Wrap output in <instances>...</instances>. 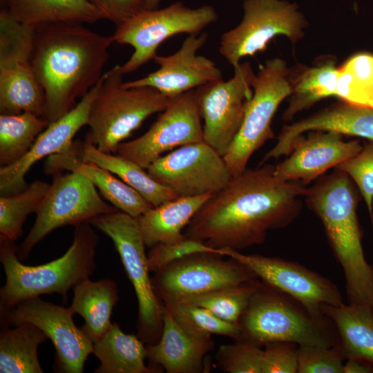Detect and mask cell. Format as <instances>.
<instances>
[{
  "instance_id": "obj_1",
  "label": "cell",
  "mask_w": 373,
  "mask_h": 373,
  "mask_svg": "<svg viewBox=\"0 0 373 373\" xmlns=\"http://www.w3.org/2000/svg\"><path fill=\"white\" fill-rule=\"evenodd\" d=\"M306 189L278 178L274 166L247 169L212 195L184 233L216 249L240 251L261 245L269 231L286 227L299 216Z\"/></svg>"
},
{
  "instance_id": "obj_2",
  "label": "cell",
  "mask_w": 373,
  "mask_h": 373,
  "mask_svg": "<svg viewBox=\"0 0 373 373\" xmlns=\"http://www.w3.org/2000/svg\"><path fill=\"white\" fill-rule=\"evenodd\" d=\"M113 35L104 36L80 23H51L35 28L31 64L46 100L49 124L68 113L75 100L101 79Z\"/></svg>"
},
{
  "instance_id": "obj_3",
  "label": "cell",
  "mask_w": 373,
  "mask_h": 373,
  "mask_svg": "<svg viewBox=\"0 0 373 373\" xmlns=\"http://www.w3.org/2000/svg\"><path fill=\"white\" fill-rule=\"evenodd\" d=\"M361 194L351 178L335 169L306 189L307 207L321 220L345 280L347 303L373 314V266L367 261L357 215Z\"/></svg>"
},
{
  "instance_id": "obj_4",
  "label": "cell",
  "mask_w": 373,
  "mask_h": 373,
  "mask_svg": "<svg viewBox=\"0 0 373 373\" xmlns=\"http://www.w3.org/2000/svg\"><path fill=\"white\" fill-rule=\"evenodd\" d=\"M88 222L75 226L71 245L60 258L48 263L28 266L17 256L15 242L0 238V260L6 280L0 289V312L20 302L44 294H61L88 278L96 269L98 236Z\"/></svg>"
},
{
  "instance_id": "obj_5",
  "label": "cell",
  "mask_w": 373,
  "mask_h": 373,
  "mask_svg": "<svg viewBox=\"0 0 373 373\" xmlns=\"http://www.w3.org/2000/svg\"><path fill=\"white\" fill-rule=\"evenodd\" d=\"M238 339L260 346L274 342L339 347L332 323L318 318L289 295L260 281L238 324Z\"/></svg>"
},
{
  "instance_id": "obj_6",
  "label": "cell",
  "mask_w": 373,
  "mask_h": 373,
  "mask_svg": "<svg viewBox=\"0 0 373 373\" xmlns=\"http://www.w3.org/2000/svg\"><path fill=\"white\" fill-rule=\"evenodd\" d=\"M124 75L121 65L104 73L89 111L86 140L105 153H115L146 119L162 112L172 99L151 87H124Z\"/></svg>"
},
{
  "instance_id": "obj_7",
  "label": "cell",
  "mask_w": 373,
  "mask_h": 373,
  "mask_svg": "<svg viewBox=\"0 0 373 373\" xmlns=\"http://www.w3.org/2000/svg\"><path fill=\"white\" fill-rule=\"evenodd\" d=\"M93 227L113 242L138 302L137 336L146 345L156 343L162 334L164 308L149 276L148 256L137 218L119 209L90 220Z\"/></svg>"
},
{
  "instance_id": "obj_8",
  "label": "cell",
  "mask_w": 373,
  "mask_h": 373,
  "mask_svg": "<svg viewBox=\"0 0 373 373\" xmlns=\"http://www.w3.org/2000/svg\"><path fill=\"white\" fill-rule=\"evenodd\" d=\"M35 27L8 10L0 13V113L29 112L44 117L45 95L31 64Z\"/></svg>"
},
{
  "instance_id": "obj_9",
  "label": "cell",
  "mask_w": 373,
  "mask_h": 373,
  "mask_svg": "<svg viewBox=\"0 0 373 373\" xmlns=\"http://www.w3.org/2000/svg\"><path fill=\"white\" fill-rule=\"evenodd\" d=\"M289 75L280 58L267 60L256 75L241 127L223 156L231 176L245 171L251 155L274 137L271 122L280 104L291 93Z\"/></svg>"
},
{
  "instance_id": "obj_10",
  "label": "cell",
  "mask_w": 373,
  "mask_h": 373,
  "mask_svg": "<svg viewBox=\"0 0 373 373\" xmlns=\"http://www.w3.org/2000/svg\"><path fill=\"white\" fill-rule=\"evenodd\" d=\"M217 19L216 11L209 5L190 8L178 1L162 9L142 10L117 26L113 35L114 42L134 49L121 65L123 73L135 71L153 60L157 49L168 38L180 33L197 35Z\"/></svg>"
},
{
  "instance_id": "obj_11",
  "label": "cell",
  "mask_w": 373,
  "mask_h": 373,
  "mask_svg": "<svg viewBox=\"0 0 373 373\" xmlns=\"http://www.w3.org/2000/svg\"><path fill=\"white\" fill-rule=\"evenodd\" d=\"M244 15L235 28L224 32L219 52L233 67L241 59L264 51L269 42L284 35L292 44L304 37L307 23L295 3L284 0H245Z\"/></svg>"
},
{
  "instance_id": "obj_12",
  "label": "cell",
  "mask_w": 373,
  "mask_h": 373,
  "mask_svg": "<svg viewBox=\"0 0 373 373\" xmlns=\"http://www.w3.org/2000/svg\"><path fill=\"white\" fill-rule=\"evenodd\" d=\"M117 210L105 202L97 188L84 175L70 172L54 175L50 189L36 212L35 221L17 248L20 260L55 229L88 222L100 215Z\"/></svg>"
},
{
  "instance_id": "obj_13",
  "label": "cell",
  "mask_w": 373,
  "mask_h": 373,
  "mask_svg": "<svg viewBox=\"0 0 373 373\" xmlns=\"http://www.w3.org/2000/svg\"><path fill=\"white\" fill-rule=\"evenodd\" d=\"M215 253H197L178 260L155 273L154 291L164 303L180 301L257 279L246 265Z\"/></svg>"
},
{
  "instance_id": "obj_14",
  "label": "cell",
  "mask_w": 373,
  "mask_h": 373,
  "mask_svg": "<svg viewBox=\"0 0 373 373\" xmlns=\"http://www.w3.org/2000/svg\"><path fill=\"white\" fill-rule=\"evenodd\" d=\"M233 77L211 82L195 89L204 142L222 157L238 134L248 102L253 95L256 76L250 64L233 67Z\"/></svg>"
},
{
  "instance_id": "obj_15",
  "label": "cell",
  "mask_w": 373,
  "mask_h": 373,
  "mask_svg": "<svg viewBox=\"0 0 373 373\" xmlns=\"http://www.w3.org/2000/svg\"><path fill=\"white\" fill-rule=\"evenodd\" d=\"M146 171L178 198L213 195L232 177L223 157L204 141L159 157Z\"/></svg>"
},
{
  "instance_id": "obj_16",
  "label": "cell",
  "mask_w": 373,
  "mask_h": 373,
  "mask_svg": "<svg viewBox=\"0 0 373 373\" xmlns=\"http://www.w3.org/2000/svg\"><path fill=\"white\" fill-rule=\"evenodd\" d=\"M68 308L41 300L39 296L23 300L1 313L6 325L24 323L35 325L52 341L55 349V367L62 373H82L94 343L77 327Z\"/></svg>"
},
{
  "instance_id": "obj_17",
  "label": "cell",
  "mask_w": 373,
  "mask_h": 373,
  "mask_svg": "<svg viewBox=\"0 0 373 373\" xmlns=\"http://www.w3.org/2000/svg\"><path fill=\"white\" fill-rule=\"evenodd\" d=\"M195 89L172 98L151 128L140 137L122 142L115 154L146 168L166 151L204 141Z\"/></svg>"
},
{
  "instance_id": "obj_18",
  "label": "cell",
  "mask_w": 373,
  "mask_h": 373,
  "mask_svg": "<svg viewBox=\"0 0 373 373\" xmlns=\"http://www.w3.org/2000/svg\"><path fill=\"white\" fill-rule=\"evenodd\" d=\"M220 250L222 256L246 265L262 282L296 299L318 318H326L321 310L322 305L343 303L333 282L298 262L230 249Z\"/></svg>"
},
{
  "instance_id": "obj_19",
  "label": "cell",
  "mask_w": 373,
  "mask_h": 373,
  "mask_svg": "<svg viewBox=\"0 0 373 373\" xmlns=\"http://www.w3.org/2000/svg\"><path fill=\"white\" fill-rule=\"evenodd\" d=\"M208 35H190L180 49L168 56L153 59L160 68L144 77L124 82L125 88L149 86L173 98L187 91L222 79L221 70L216 64L197 52L204 46Z\"/></svg>"
},
{
  "instance_id": "obj_20",
  "label": "cell",
  "mask_w": 373,
  "mask_h": 373,
  "mask_svg": "<svg viewBox=\"0 0 373 373\" xmlns=\"http://www.w3.org/2000/svg\"><path fill=\"white\" fill-rule=\"evenodd\" d=\"M104 78L80 99L66 115L50 123L36 139L30 150L19 161L0 168V193L9 195L28 187L25 177L35 163L52 155L70 151L73 137L87 125L90 105L97 95Z\"/></svg>"
},
{
  "instance_id": "obj_21",
  "label": "cell",
  "mask_w": 373,
  "mask_h": 373,
  "mask_svg": "<svg viewBox=\"0 0 373 373\" xmlns=\"http://www.w3.org/2000/svg\"><path fill=\"white\" fill-rule=\"evenodd\" d=\"M334 131H313L300 136L287 157L274 166L275 175L285 181L306 186L331 168L357 154L363 144L358 140L345 141Z\"/></svg>"
},
{
  "instance_id": "obj_22",
  "label": "cell",
  "mask_w": 373,
  "mask_h": 373,
  "mask_svg": "<svg viewBox=\"0 0 373 373\" xmlns=\"http://www.w3.org/2000/svg\"><path fill=\"white\" fill-rule=\"evenodd\" d=\"M313 131H334L373 140V108L345 101L333 104L298 121L282 127L276 144L266 153L278 159L291 152L296 140Z\"/></svg>"
},
{
  "instance_id": "obj_23",
  "label": "cell",
  "mask_w": 373,
  "mask_h": 373,
  "mask_svg": "<svg viewBox=\"0 0 373 373\" xmlns=\"http://www.w3.org/2000/svg\"><path fill=\"white\" fill-rule=\"evenodd\" d=\"M213 345L211 336L198 337L185 332L164 308L161 336L156 343L146 345V358L149 365L167 373L202 372L204 359Z\"/></svg>"
},
{
  "instance_id": "obj_24",
  "label": "cell",
  "mask_w": 373,
  "mask_h": 373,
  "mask_svg": "<svg viewBox=\"0 0 373 373\" xmlns=\"http://www.w3.org/2000/svg\"><path fill=\"white\" fill-rule=\"evenodd\" d=\"M78 145L75 142L70 151L47 157L46 173L54 175L63 171L78 173L88 179L113 207L135 218L153 207L138 192L112 172L93 162L82 161L79 156Z\"/></svg>"
},
{
  "instance_id": "obj_25",
  "label": "cell",
  "mask_w": 373,
  "mask_h": 373,
  "mask_svg": "<svg viewBox=\"0 0 373 373\" xmlns=\"http://www.w3.org/2000/svg\"><path fill=\"white\" fill-rule=\"evenodd\" d=\"M322 313L332 323L345 360L354 359L373 367V314L355 305H322Z\"/></svg>"
},
{
  "instance_id": "obj_26",
  "label": "cell",
  "mask_w": 373,
  "mask_h": 373,
  "mask_svg": "<svg viewBox=\"0 0 373 373\" xmlns=\"http://www.w3.org/2000/svg\"><path fill=\"white\" fill-rule=\"evenodd\" d=\"M212 196L203 195L178 198L153 207L137 218L146 246L149 248L184 238L182 233L202 205Z\"/></svg>"
},
{
  "instance_id": "obj_27",
  "label": "cell",
  "mask_w": 373,
  "mask_h": 373,
  "mask_svg": "<svg viewBox=\"0 0 373 373\" xmlns=\"http://www.w3.org/2000/svg\"><path fill=\"white\" fill-rule=\"evenodd\" d=\"M73 298L68 309L80 314L85 324L81 327L93 343L99 341L112 325L113 309L119 300L118 289L111 279L92 281L88 278L73 287Z\"/></svg>"
},
{
  "instance_id": "obj_28",
  "label": "cell",
  "mask_w": 373,
  "mask_h": 373,
  "mask_svg": "<svg viewBox=\"0 0 373 373\" xmlns=\"http://www.w3.org/2000/svg\"><path fill=\"white\" fill-rule=\"evenodd\" d=\"M21 23L37 27L51 23H92L104 19L90 0H6Z\"/></svg>"
},
{
  "instance_id": "obj_29",
  "label": "cell",
  "mask_w": 373,
  "mask_h": 373,
  "mask_svg": "<svg viewBox=\"0 0 373 373\" xmlns=\"http://www.w3.org/2000/svg\"><path fill=\"white\" fill-rule=\"evenodd\" d=\"M144 343L133 334L122 332L113 323L106 333L94 343L93 354L100 361L95 373H155L159 369L144 363Z\"/></svg>"
},
{
  "instance_id": "obj_30",
  "label": "cell",
  "mask_w": 373,
  "mask_h": 373,
  "mask_svg": "<svg viewBox=\"0 0 373 373\" xmlns=\"http://www.w3.org/2000/svg\"><path fill=\"white\" fill-rule=\"evenodd\" d=\"M79 156L82 161L93 162L117 175L153 207L178 198L139 164L115 153L103 152L87 140L81 145Z\"/></svg>"
},
{
  "instance_id": "obj_31",
  "label": "cell",
  "mask_w": 373,
  "mask_h": 373,
  "mask_svg": "<svg viewBox=\"0 0 373 373\" xmlns=\"http://www.w3.org/2000/svg\"><path fill=\"white\" fill-rule=\"evenodd\" d=\"M48 338L34 324L24 323L0 333L1 373H43L38 358L40 344Z\"/></svg>"
},
{
  "instance_id": "obj_32",
  "label": "cell",
  "mask_w": 373,
  "mask_h": 373,
  "mask_svg": "<svg viewBox=\"0 0 373 373\" xmlns=\"http://www.w3.org/2000/svg\"><path fill=\"white\" fill-rule=\"evenodd\" d=\"M338 73V68L331 59L305 69L296 80L291 81V93L283 119L291 121L298 113L318 101L336 96Z\"/></svg>"
},
{
  "instance_id": "obj_33",
  "label": "cell",
  "mask_w": 373,
  "mask_h": 373,
  "mask_svg": "<svg viewBox=\"0 0 373 373\" xmlns=\"http://www.w3.org/2000/svg\"><path fill=\"white\" fill-rule=\"evenodd\" d=\"M49 122L29 112L0 115V166L12 164L32 148Z\"/></svg>"
},
{
  "instance_id": "obj_34",
  "label": "cell",
  "mask_w": 373,
  "mask_h": 373,
  "mask_svg": "<svg viewBox=\"0 0 373 373\" xmlns=\"http://www.w3.org/2000/svg\"><path fill=\"white\" fill-rule=\"evenodd\" d=\"M50 187L35 180L20 192L0 196V238L15 242L21 236L27 217L37 211Z\"/></svg>"
},
{
  "instance_id": "obj_35",
  "label": "cell",
  "mask_w": 373,
  "mask_h": 373,
  "mask_svg": "<svg viewBox=\"0 0 373 373\" xmlns=\"http://www.w3.org/2000/svg\"><path fill=\"white\" fill-rule=\"evenodd\" d=\"M336 96L373 108V55L360 53L338 68Z\"/></svg>"
},
{
  "instance_id": "obj_36",
  "label": "cell",
  "mask_w": 373,
  "mask_h": 373,
  "mask_svg": "<svg viewBox=\"0 0 373 373\" xmlns=\"http://www.w3.org/2000/svg\"><path fill=\"white\" fill-rule=\"evenodd\" d=\"M257 279L238 285L193 296L180 302L203 307L222 321L237 325L256 291Z\"/></svg>"
},
{
  "instance_id": "obj_37",
  "label": "cell",
  "mask_w": 373,
  "mask_h": 373,
  "mask_svg": "<svg viewBox=\"0 0 373 373\" xmlns=\"http://www.w3.org/2000/svg\"><path fill=\"white\" fill-rule=\"evenodd\" d=\"M162 305L179 326L193 336L209 337L216 334L235 340L240 336L238 325L222 321L203 307L180 301Z\"/></svg>"
},
{
  "instance_id": "obj_38",
  "label": "cell",
  "mask_w": 373,
  "mask_h": 373,
  "mask_svg": "<svg viewBox=\"0 0 373 373\" xmlns=\"http://www.w3.org/2000/svg\"><path fill=\"white\" fill-rule=\"evenodd\" d=\"M263 350L244 339L221 345L216 353L218 366L227 373H262Z\"/></svg>"
},
{
  "instance_id": "obj_39",
  "label": "cell",
  "mask_w": 373,
  "mask_h": 373,
  "mask_svg": "<svg viewBox=\"0 0 373 373\" xmlns=\"http://www.w3.org/2000/svg\"><path fill=\"white\" fill-rule=\"evenodd\" d=\"M346 173L356 186L373 223V140L352 157L334 168Z\"/></svg>"
},
{
  "instance_id": "obj_40",
  "label": "cell",
  "mask_w": 373,
  "mask_h": 373,
  "mask_svg": "<svg viewBox=\"0 0 373 373\" xmlns=\"http://www.w3.org/2000/svg\"><path fill=\"white\" fill-rule=\"evenodd\" d=\"M345 360L339 347L298 345V373H343Z\"/></svg>"
},
{
  "instance_id": "obj_41",
  "label": "cell",
  "mask_w": 373,
  "mask_h": 373,
  "mask_svg": "<svg viewBox=\"0 0 373 373\" xmlns=\"http://www.w3.org/2000/svg\"><path fill=\"white\" fill-rule=\"evenodd\" d=\"M215 253L221 255L220 250L214 249L205 242L185 236L171 242L157 244L147 254L150 272H157L168 265L182 258L197 253Z\"/></svg>"
},
{
  "instance_id": "obj_42",
  "label": "cell",
  "mask_w": 373,
  "mask_h": 373,
  "mask_svg": "<svg viewBox=\"0 0 373 373\" xmlns=\"http://www.w3.org/2000/svg\"><path fill=\"white\" fill-rule=\"evenodd\" d=\"M262 373H298V345L283 341L266 345Z\"/></svg>"
},
{
  "instance_id": "obj_43",
  "label": "cell",
  "mask_w": 373,
  "mask_h": 373,
  "mask_svg": "<svg viewBox=\"0 0 373 373\" xmlns=\"http://www.w3.org/2000/svg\"><path fill=\"white\" fill-rule=\"evenodd\" d=\"M106 19L117 26L144 9V0H90Z\"/></svg>"
},
{
  "instance_id": "obj_44",
  "label": "cell",
  "mask_w": 373,
  "mask_h": 373,
  "mask_svg": "<svg viewBox=\"0 0 373 373\" xmlns=\"http://www.w3.org/2000/svg\"><path fill=\"white\" fill-rule=\"evenodd\" d=\"M343 373H373V367L363 361L347 359L343 365Z\"/></svg>"
},
{
  "instance_id": "obj_45",
  "label": "cell",
  "mask_w": 373,
  "mask_h": 373,
  "mask_svg": "<svg viewBox=\"0 0 373 373\" xmlns=\"http://www.w3.org/2000/svg\"><path fill=\"white\" fill-rule=\"evenodd\" d=\"M160 1L161 0H144V9L145 10L156 9L157 8Z\"/></svg>"
},
{
  "instance_id": "obj_46",
  "label": "cell",
  "mask_w": 373,
  "mask_h": 373,
  "mask_svg": "<svg viewBox=\"0 0 373 373\" xmlns=\"http://www.w3.org/2000/svg\"><path fill=\"white\" fill-rule=\"evenodd\" d=\"M372 229H373V223L372 224Z\"/></svg>"
}]
</instances>
